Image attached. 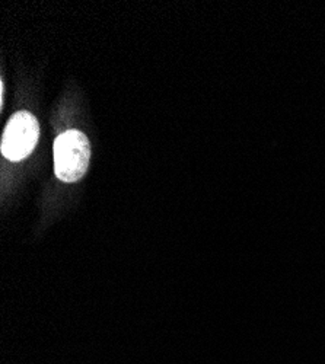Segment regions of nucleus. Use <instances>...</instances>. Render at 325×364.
I'll list each match as a JSON object with an SVG mask.
<instances>
[{"instance_id": "obj_1", "label": "nucleus", "mask_w": 325, "mask_h": 364, "mask_svg": "<svg viewBox=\"0 0 325 364\" xmlns=\"http://www.w3.org/2000/svg\"><path fill=\"white\" fill-rule=\"evenodd\" d=\"M91 161V144L79 130H69L54 141V171L65 182L79 181Z\"/></svg>"}, {"instance_id": "obj_2", "label": "nucleus", "mask_w": 325, "mask_h": 364, "mask_svg": "<svg viewBox=\"0 0 325 364\" xmlns=\"http://www.w3.org/2000/svg\"><path fill=\"white\" fill-rule=\"evenodd\" d=\"M40 136L37 118L26 111L14 114L2 137V154L12 162L25 159L36 149Z\"/></svg>"}]
</instances>
